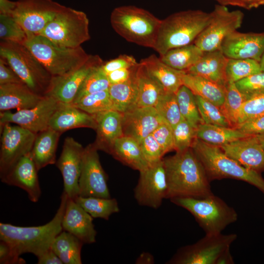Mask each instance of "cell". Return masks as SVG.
<instances>
[{
  "label": "cell",
  "mask_w": 264,
  "mask_h": 264,
  "mask_svg": "<svg viewBox=\"0 0 264 264\" xmlns=\"http://www.w3.org/2000/svg\"><path fill=\"white\" fill-rule=\"evenodd\" d=\"M48 127L62 133L78 128L95 130L96 122L93 114H89L71 104L61 102L51 116Z\"/></svg>",
  "instance_id": "cell-25"
},
{
  "label": "cell",
  "mask_w": 264,
  "mask_h": 264,
  "mask_svg": "<svg viewBox=\"0 0 264 264\" xmlns=\"http://www.w3.org/2000/svg\"><path fill=\"white\" fill-rule=\"evenodd\" d=\"M173 129L175 150L180 152L191 148L196 137V129L184 119L180 121Z\"/></svg>",
  "instance_id": "cell-46"
},
{
  "label": "cell",
  "mask_w": 264,
  "mask_h": 264,
  "mask_svg": "<svg viewBox=\"0 0 264 264\" xmlns=\"http://www.w3.org/2000/svg\"><path fill=\"white\" fill-rule=\"evenodd\" d=\"M24 44L52 77L63 75L84 64L90 55L81 46L59 45L39 34H28Z\"/></svg>",
  "instance_id": "cell-6"
},
{
  "label": "cell",
  "mask_w": 264,
  "mask_h": 264,
  "mask_svg": "<svg viewBox=\"0 0 264 264\" xmlns=\"http://www.w3.org/2000/svg\"><path fill=\"white\" fill-rule=\"evenodd\" d=\"M39 35L59 45L76 48L90 38L89 20L84 12L65 6Z\"/></svg>",
  "instance_id": "cell-9"
},
{
  "label": "cell",
  "mask_w": 264,
  "mask_h": 264,
  "mask_svg": "<svg viewBox=\"0 0 264 264\" xmlns=\"http://www.w3.org/2000/svg\"><path fill=\"white\" fill-rule=\"evenodd\" d=\"M236 234L205 236L196 243L180 248L169 261L174 264H216L220 254L236 240Z\"/></svg>",
  "instance_id": "cell-11"
},
{
  "label": "cell",
  "mask_w": 264,
  "mask_h": 264,
  "mask_svg": "<svg viewBox=\"0 0 264 264\" xmlns=\"http://www.w3.org/2000/svg\"><path fill=\"white\" fill-rule=\"evenodd\" d=\"M230 247L226 248L220 254L216 261V264H234V261L230 253Z\"/></svg>",
  "instance_id": "cell-58"
},
{
  "label": "cell",
  "mask_w": 264,
  "mask_h": 264,
  "mask_svg": "<svg viewBox=\"0 0 264 264\" xmlns=\"http://www.w3.org/2000/svg\"><path fill=\"white\" fill-rule=\"evenodd\" d=\"M219 147L243 167L259 173L264 171V149L255 135L240 138Z\"/></svg>",
  "instance_id": "cell-22"
},
{
  "label": "cell",
  "mask_w": 264,
  "mask_h": 264,
  "mask_svg": "<svg viewBox=\"0 0 264 264\" xmlns=\"http://www.w3.org/2000/svg\"><path fill=\"white\" fill-rule=\"evenodd\" d=\"M139 144L143 155L149 165L163 159L165 154L152 134L142 139Z\"/></svg>",
  "instance_id": "cell-49"
},
{
  "label": "cell",
  "mask_w": 264,
  "mask_h": 264,
  "mask_svg": "<svg viewBox=\"0 0 264 264\" xmlns=\"http://www.w3.org/2000/svg\"><path fill=\"white\" fill-rule=\"evenodd\" d=\"M101 66L95 67L88 75L73 103L87 95L109 89L110 84Z\"/></svg>",
  "instance_id": "cell-43"
},
{
  "label": "cell",
  "mask_w": 264,
  "mask_h": 264,
  "mask_svg": "<svg viewBox=\"0 0 264 264\" xmlns=\"http://www.w3.org/2000/svg\"><path fill=\"white\" fill-rule=\"evenodd\" d=\"M170 200L188 211L206 235L221 233L238 220L235 210L214 194L201 198L176 197Z\"/></svg>",
  "instance_id": "cell-7"
},
{
  "label": "cell",
  "mask_w": 264,
  "mask_h": 264,
  "mask_svg": "<svg viewBox=\"0 0 264 264\" xmlns=\"http://www.w3.org/2000/svg\"><path fill=\"white\" fill-rule=\"evenodd\" d=\"M84 150L82 145L73 137H67L55 163L63 176L64 192L74 200L79 196V180Z\"/></svg>",
  "instance_id": "cell-18"
},
{
  "label": "cell",
  "mask_w": 264,
  "mask_h": 264,
  "mask_svg": "<svg viewBox=\"0 0 264 264\" xmlns=\"http://www.w3.org/2000/svg\"><path fill=\"white\" fill-rule=\"evenodd\" d=\"M0 177L6 175L32 148L37 133L19 125L0 126Z\"/></svg>",
  "instance_id": "cell-12"
},
{
  "label": "cell",
  "mask_w": 264,
  "mask_h": 264,
  "mask_svg": "<svg viewBox=\"0 0 264 264\" xmlns=\"http://www.w3.org/2000/svg\"><path fill=\"white\" fill-rule=\"evenodd\" d=\"M23 83L6 61L0 57V85Z\"/></svg>",
  "instance_id": "cell-54"
},
{
  "label": "cell",
  "mask_w": 264,
  "mask_h": 264,
  "mask_svg": "<svg viewBox=\"0 0 264 264\" xmlns=\"http://www.w3.org/2000/svg\"><path fill=\"white\" fill-rule=\"evenodd\" d=\"M74 200L93 218L108 220L112 214L119 211L118 202L113 198L78 196Z\"/></svg>",
  "instance_id": "cell-37"
},
{
  "label": "cell",
  "mask_w": 264,
  "mask_h": 264,
  "mask_svg": "<svg viewBox=\"0 0 264 264\" xmlns=\"http://www.w3.org/2000/svg\"><path fill=\"white\" fill-rule=\"evenodd\" d=\"M260 62L251 59H229L226 66L227 83H236L261 72Z\"/></svg>",
  "instance_id": "cell-40"
},
{
  "label": "cell",
  "mask_w": 264,
  "mask_h": 264,
  "mask_svg": "<svg viewBox=\"0 0 264 264\" xmlns=\"http://www.w3.org/2000/svg\"><path fill=\"white\" fill-rule=\"evenodd\" d=\"M263 5H264V0H248L246 9L257 8Z\"/></svg>",
  "instance_id": "cell-61"
},
{
  "label": "cell",
  "mask_w": 264,
  "mask_h": 264,
  "mask_svg": "<svg viewBox=\"0 0 264 264\" xmlns=\"http://www.w3.org/2000/svg\"><path fill=\"white\" fill-rule=\"evenodd\" d=\"M263 115H264V93L254 96L244 101L239 111L237 125Z\"/></svg>",
  "instance_id": "cell-48"
},
{
  "label": "cell",
  "mask_w": 264,
  "mask_h": 264,
  "mask_svg": "<svg viewBox=\"0 0 264 264\" xmlns=\"http://www.w3.org/2000/svg\"><path fill=\"white\" fill-rule=\"evenodd\" d=\"M0 55L22 82L34 92L45 96L51 75L24 44L1 40Z\"/></svg>",
  "instance_id": "cell-8"
},
{
  "label": "cell",
  "mask_w": 264,
  "mask_h": 264,
  "mask_svg": "<svg viewBox=\"0 0 264 264\" xmlns=\"http://www.w3.org/2000/svg\"><path fill=\"white\" fill-rule=\"evenodd\" d=\"M110 154L123 164L139 172L149 166L143 155L139 143L129 136L123 135L116 139Z\"/></svg>",
  "instance_id": "cell-30"
},
{
  "label": "cell",
  "mask_w": 264,
  "mask_h": 264,
  "mask_svg": "<svg viewBox=\"0 0 264 264\" xmlns=\"http://www.w3.org/2000/svg\"><path fill=\"white\" fill-rule=\"evenodd\" d=\"M176 94L182 118L197 129L203 122L198 110L195 94L183 85Z\"/></svg>",
  "instance_id": "cell-38"
},
{
  "label": "cell",
  "mask_w": 264,
  "mask_h": 264,
  "mask_svg": "<svg viewBox=\"0 0 264 264\" xmlns=\"http://www.w3.org/2000/svg\"><path fill=\"white\" fill-rule=\"evenodd\" d=\"M219 2V4L227 6L231 5L238 6L247 9L248 0H215Z\"/></svg>",
  "instance_id": "cell-59"
},
{
  "label": "cell",
  "mask_w": 264,
  "mask_h": 264,
  "mask_svg": "<svg viewBox=\"0 0 264 264\" xmlns=\"http://www.w3.org/2000/svg\"><path fill=\"white\" fill-rule=\"evenodd\" d=\"M104 63L98 55H90L88 60L77 68L63 75L52 77L45 96L53 97L64 103L72 104L88 75Z\"/></svg>",
  "instance_id": "cell-17"
},
{
  "label": "cell",
  "mask_w": 264,
  "mask_h": 264,
  "mask_svg": "<svg viewBox=\"0 0 264 264\" xmlns=\"http://www.w3.org/2000/svg\"><path fill=\"white\" fill-rule=\"evenodd\" d=\"M255 136L257 138L263 148L264 149V133Z\"/></svg>",
  "instance_id": "cell-62"
},
{
  "label": "cell",
  "mask_w": 264,
  "mask_h": 264,
  "mask_svg": "<svg viewBox=\"0 0 264 264\" xmlns=\"http://www.w3.org/2000/svg\"><path fill=\"white\" fill-rule=\"evenodd\" d=\"M195 98L203 123L231 127L220 107L199 96Z\"/></svg>",
  "instance_id": "cell-44"
},
{
  "label": "cell",
  "mask_w": 264,
  "mask_h": 264,
  "mask_svg": "<svg viewBox=\"0 0 264 264\" xmlns=\"http://www.w3.org/2000/svg\"><path fill=\"white\" fill-rule=\"evenodd\" d=\"M38 171L30 152L22 157L0 179L4 183L23 189L27 193L29 199L36 202L42 193Z\"/></svg>",
  "instance_id": "cell-21"
},
{
  "label": "cell",
  "mask_w": 264,
  "mask_h": 264,
  "mask_svg": "<svg viewBox=\"0 0 264 264\" xmlns=\"http://www.w3.org/2000/svg\"><path fill=\"white\" fill-rule=\"evenodd\" d=\"M152 135L160 145L165 154L175 150L173 129L166 121L161 124L154 131Z\"/></svg>",
  "instance_id": "cell-50"
},
{
  "label": "cell",
  "mask_w": 264,
  "mask_h": 264,
  "mask_svg": "<svg viewBox=\"0 0 264 264\" xmlns=\"http://www.w3.org/2000/svg\"><path fill=\"white\" fill-rule=\"evenodd\" d=\"M244 97L245 101L254 96L264 93V72L249 76L235 83Z\"/></svg>",
  "instance_id": "cell-47"
},
{
  "label": "cell",
  "mask_w": 264,
  "mask_h": 264,
  "mask_svg": "<svg viewBox=\"0 0 264 264\" xmlns=\"http://www.w3.org/2000/svg\"><path fill=\"white\" fill-rule=\"evenodd\" d=\"M159 115L173 129L182 118L175 93L166 92L154 107Z\"/></svg>",
  "instance_id": "cell-42"
},
{
  "label": "cell",
  "mask_w": 264,
  "mask_h": 264,
  "mask_svg": "<svg viewBox=\"0 0 264 264\" xmlns=\"http://www.w3.org/2000/svg\"><path fill=\"white\" fill-rule=\"evenodd\" d=\"M138 64L130 68L118 69L107 74L110 84H119L128 80L136 69Z\"/></svg>",
  "instance_id": "cell-55"
},
{
  "label": "cell",
  "mask_w": 264,
  "mask_h": 264,
  "mask_svg": "<svg viewBox=\"0 0 264 264\" xmlns=\"http://www.w3.org/2000/svg\"><path fill=\"white\" fill-rule=\"evenodd\" d=\"M61 102L52 96H44L33 108L0 113V125L14 123L37 133L48 128L49 120Z\"/></svg>",
  "instance_id": "cell-16"
},
{
  "label": "cell",
  "mask_w": 264,
  "mask_h": 264,
  "mask_svg": "<svg viewBox=\"0 0 264 264\" xmlns=\"http://www.w3.org/2000/svg\"><path fill=\"white\" fill-rule=\"evenodd\" d=\"M249 136L232 127L201 124L196 131V137L211 145L220 146Z\"/></svg>",
  "instance_id": "cell-35"
},
{
  "label": "cell",
  "mask_w": 264,
  "mask_h": 264,
  "mask_svg": "<svg viewBox=\"0 0 264 264\" xmlns=\"http://www.w3.org/2000/svg\"><path fill=\"white\" fill-rule=\"evenodd\" d=\"M165 121L154 107H137L123 113V135L140 143Z\"/></svg>",
  "instance_id": "cell-20"
},
{
  "label": "cell",
  "mask_w": 264,
  "mask_h": 264,
  "mask_svg": "<svg viewBox=\"0 0 264 264\" xmlns=\"http://www.w3.org/2000/svg\"><path fill=\"white\" fill-rule=\"evenodd\" d=\"M61 134L49 127L37 133L30 155L38 171L56 163V152Z\"/></svg>",
  "instance_id": "cell-29"
},
{
  "label": "cell",
  "mask_w": 264,
  "mask_h": 264,
  "mask_svg": "<svg viewBox=\"0 0 264 264\" xmlns=\"http://www.w3.org/2000/svg\"><path fill=\"white\" fill-rule=\"evenodd\" d=\"M65 7L52 0H18L12 16L27 33L39 34Z\"/></svg>",
  "instance_id": "cell-13"
},
{
  "label": "cell",
  "mask_w": 264,
  "mask_h": 264,
  "mask_svg": "<svg viewBox=\"0 0 264 264\" xmlns=\"http://www.w3.org/2000/svg\"><path fill=\"white\" fill-rule=\"evenodd\" d=\"M140 62L150 75L167 92L176 93L183 85L182 76L185 71L174 69L161 61L159 57L152 55Z\"/></svg>",
  "instance_id": "cell-28"
},
{
  "label": "cell",
  "mask_w": 264,
  "mask_h": 264,
  "mask_svg": "<svg viewBox=\"0 0 264 264\" xmlns=\"http://www.w3.org/2000/svg\"><path fill=\"white\" fill-rule=\"evenodd\" d=\"M138 84L137 107H154L160 97L166 92L148 73L140 62L137 69Z\"/></svg>",
  "instance_id": "cell-33"
},
{
  "label": "cell",
  "mask_w": 264,
  "mask_h": 264,
  "mask_svg": "<svg viewBox=\"0 0 264 264\" xmlns=\"http://www.w3.org/2000/svg\"><path fill=\"white\" fill-rule=\"evenodd\" d=\"M93 115L96 122L94 144L98 150L110 154L116 140L124 135L123 113L112 110Z\"/></svg>",
  "instance_id": "cell-24"
},
{
  "label": "cell",
  "mask_w": 264,
  "mask_h": 264,
  "mask_svg": "<svg viewBox=\"0 0 264 264\" xmlns=\"http://www.w3.org/2000/svg\"><path fill=\"white\" fill-rule=\"evenodd\" d=\"M71 104L90 114L114 110L108 90L87 95Z\"/></svg>",
  "instance_id": "cell-39"
},
{
  "label": "cell",
  "mask_w": 264,
  "mask_h": 264,
  "mask_svg": "<svg viewBox=\"0 0 264 264\" xmlns=\"http://www.w3.org/2000/svg\"><path fill=\"white\" fill-rule=\"evenodd\" d=\"M62 226L63 230L74 235L84 243L96 242L97 232L93 218L74 199L68 197Z\"/></svg>",
  "instance_id": "cell-23"
},
{
  "label": "cell",
  "mask_w": 264,
  "mask_h": 264,
  "mask_svg": "<svg viewBox=\"0 0 264 264\" xmlns=\"http://www.w3.org/2000/svg\"><path fill=\"white\" fill-rule=\"evenodd\" d=\"M114 30L128 42L154 48L161 20L148 11L133 5L121 6L112 11Z\"/></svg>",
  "instance_id": "cell-5"
},
{
  "label": "cell",
  "mask_w": 264,
  "mask_h": 264,
  "mask_svg": "<svg viewBox=\"0 0 264 264\" xmlns=\"http://www.w3.org/2000/svg\"><path fill=\"white\" fill-rule=\"evenodd\" d=\"M211 18V12L198 9L170 15L161 20L153 49L161 56L172 49L193 44Z\"/></svg>",
  "instance_id": "cell-3"
},
{
  "label": "cell",
  "mask_w": 264,
  "mask_h": 264,
  "mask_svg": "<svg viewBox=\"0 0 264 264\" xmlns=\"http://www.w3.org/2000/svg\"><path fill=\"white\" fill-rule=\"evenodd\" d=\"M84 243L74 235L63 230L54 240L51 249L65 264H81Z\"/></svg>",
  "instance_id": "cell-34"
},
{
  "label": "cell",
  "mask_w": 264,
  "mask_h": 264,
  "mask_svg": "<svg viewBox=\"0 0 264 264\" xmlns=\"http://www.w3.org/2000/svg\"><path fill=\"white\" fill-rule=\"evenodd\" d=\"M168 191L166 198H201L213 194L205 169L191 148L163 158Z\"/></svg>",
  "instance_id": "cell-1"
},
{
  "label": "cell",
  "mask_w": 264,
  "mask_h": 264,
  "mask_svg": "<svg viewBox=\"0 0 264 264\" xmlns=\"http://www.w3.org/2000/svg\"><path fill=\"white\" fill-rule=\"evenodd\" d=\"M191 148L202 164L209 180L233 178L245 181L264 194V179L261 173L245 168L217 146L196 137Z\"/></svg>",
  "instance_id": "cell-4"
},
{
  "label": "cell",
  "mask_w": 264,
  "mask_h": 264,
  "mask_svg": "<svg viewBox=\"0 0 264 264\" xmlns=\"http://www.w3.org/2000/svg\"><path fill=\"white\" fill-rule=\"evenodd\" d=\"M183 85L195 95L220 107L225 95V86H221L202 77L185 72L182 76Z\"/></svg>",
  "instance_id": "cell-31"
},
{
  "label": "cell",
  "mask_w": 264,
  "mask_h": 264,
  "mask_svg": "<svg viewBox=\"0 0 264 264\" xmlns=\"http://www.w3.org/2000/svg\"><path fill=\"white\" fill-rule=\"evenodd\" d=\"M260 65L262 71L264 72V52L260 61Z\"/></svg>",
  "instance_id": "cell-63"
},
{
  "label": "cell",
  "mask_w": 264,
  "mask_h": 264,
  "mask_svg": "<svg viewBox=\"0 0 264 264\" xmlns=\"http://www.w3.org/2000/svg\"><path fill=\"white\" fill-rule=\"evenodd\" d=\"M38 264H63L62 261L51 248L37 257Z\"/></svg>",
  "instance_id": "cell-56"
},
{
  "label": "cell",
  "mask_w": 264,
  "mask_h": 264,
  "mask_svg": "<svg viewBox=\"0 0 264 264\" xmlns=\"http://www.w3.org/2000/svg\"><path fill=\"white\" fill-rule=\"evenodd\" d=\"M16 5V1L0 0V14L12 16Z\"/></svg>",
  "instance_id": "cell-57"
},
{
  "label": "cell",
  "mask_w": 264,
  "mask_h": 264,
  "mask_svg": "<svg viewBox=\"0 0 264 264\" xmlns=\"http://www.w3.org/2000/svg\"><path fill=\"white\" fill-rule=\"evenodd\" d=\"M153 260L151 254L144 253L140 255L136 262L140 264H151L154 262Z\"/></svg>",
  "instance_id": "cell-60"
},
{
  "label": "cell",
  "mask_w": 264,
  "mask_h": 264,
  "mask_svg": "<svg viewBox=\"0 0 264 264\" xmlns=\"http://www.w3.org/2000/svg\"><path fill=\"white\" fill-rule=\"evenodd\" d=\"M138 64L135 58L132 56L123 54L107 62H104L101 67L106 74L121 69L128 68Z\"/></svg>",
  "instance_id": "cell-51"
},
{
  "label": "cell",
  "mask_w": 264,
  "mask_h": 264,
  "mask_svg": "<svg viewBox=\"0 0 264 264\" xmlns=\"http://www.w3.org/2000/svg\"><path fill=\"white\" fill-rule=\"evenodd\" d=\"M138 183L134 189V197L142 206L158 208L166 198L168 185L163 159L150 165L139 172Z\"/></svg>",
  "instance_id": "cell-15"
},
{
  "label": "cell",
  "mask_w": 264,
  "mask_h": 264,
  "mask_svg": "<svg viewBox=\"0 0 264 264\" xmlns=\"http://www.w3.org/2000/svg\"><path fill=\"white\" fill-rule=\"evenodd\" d=\"M228 60L220 49L205 52L199 61L185 72L225 86L227 83L226 66Z\"/></svg>",
  "instance_id": "cell-27"
},
{
  "label": "cell",
  "mask_w": 264,
  "mask_h": 264,
  "mask_svg": "<svg viewBox=\"0 0 264 264\" xmlns=\"http://www.w3.org/2000/svg\"><path fill=\"white\" fill-rule=\"evenodd\" d=\"M137 67L138 66L131 77L125 82L110 85L108 91L112 101L114 110L123 113L137 107Z\"/></svg>",
  "instance_id": "cell-32"
},
{
  "label": "cell",
  "mask_w": 264,
  "mask_h": 264,
  "mask_svg": "<svg viewBox=\"0 0 264 264\" xmlns=\"http://www.w3.org/2000/svg\"><path fill=\"white\" fill-rule=\"evenodd\" d=\"M0 38L1 40L23 44L27 34L12 16L0 14Z\"/></svg>",
  "instance_id": "cell-45"
},
{
  "label": "cell",
  "mask_w": 264,
  "mask_h": 264,
  "mask_svg": "<svg viewBox=\"0 0 264 264\" xmlns=\"http://www.w3.org/2000/svg\"><path fill=\"white\" fill-rule=\"evenodd\" d=\"M16 251L8 242L0 240V264H23L26 262L20 257Z\"/></svg>",
  "instance_id": "cell-53"
},
{
  "label": "cell",
  "mask_w": 264,
  "mask_h": 264,
  "mask_svg": "<svg viewBox=\"0 0 264 264\" xmlns=\"http://www.w3.org/2000/svg\"><path fill=\"white\" fill-rule=\"evenodd\" d=\"M244 101V96L235 83H227L225 86L224 101L220 108L231 127L235 128L237 125L239 111Z\"/></svg>",
  "instance_id": "cell-41"
},
{
  "label": "cell",
  "mask_w": 264,
  "mask_h": 264,
  "mask_svg": "<svg viewBox=\"0 0 264 264\" xmlns=\"http://www.w3.org/2000/svg\"><path fill=\"white\" fill-rule=\"evenodd\" d=\"M94 143L84 148L79 180V196L110 198L107 176Z\"/></svg>",
  "instance_id": "cell-14"
},
{
  "label": "cell",
  "mask_w": 264,
  "mask_h": 264,
  "mask_svg": "<svg viewBox=\"0 0 264 264\" xmlns=\"http://www.w3.org/2000/svg\"><path fill=\"white\" fill-rule=\"evenodd\" d=\"M67 199L63 192L54 217L43 225L24 227L0 222V240L8 242L20 255L30 253L37 257L51 248L56 237L63 230L62 222Z\"/></svg>",
  "instance_id": "cell-2"
},
{
  "label": "cell",
  "mask_w": 264,
  "mask_h": 264,
  "mask_svg": "<svg viewBox=\"0 0 264 264\" xmlns=\"http://www.w3.org/2000/svg\"><path fill=\"white\" fill-rule=\"evenodd\" d=\"M220 50L229 59H251L260 62L264 52V32L235 31L224 39Z\"/></svg>",
  "instance_id": "cell-19"
},
{
  "label": "cell",
  "mask_w": 264,
  "mask_h": 264,
  "mask_svg": "<svg viewBox=\"0 0 264 264\" xmlns=\"http://www.w3.org/2000/svg\"><path fill=\"white\" fill-rule=\"evenodd\" d=\"M44 96L33 91L23 83L0 85V110L31 109Z\"/></svg>",
  "instance_id": "cell-26"
},
{
  "label": "cell",
  "mask_w": 264,
  "mask_h": 264,
  "mask_svg": "<svg viewBox=\"0 0 264 264\" xmlns=\"http://www.w3.org/2000/svg\"><path fill=\"white\" fill-rule=\"evenodd\" d=\"M211 12L210 22L194 42L204 52L220 49L224 39L241 26L244 17L241 11H229L219 4Z\"/></svg>",
  "instance_id": "cell-10"
},
{
  "label": "cell",
  "mask_w": 264,
  "mask_h": 264,
  "mask_svg": "<svg viewBox=\"0 0 264 264\" xmlns=\"http://www.w3.org/2000/svg\"><path fill=\"white\" fill-rule=\"evenodd\" d=\"M204 52L193 43L172 49L159 57L170 67L186 71L199 61Z\"/></svg>",
  "instance_id": "cell-36"
},
{
  "label": "cell",
  "mask_w": 264,
  "mask_h": 264,
  "mask_svg": "<svg viewBox=\"0 0 264 264\" xmlns=\"http://www.w3.org/2000/svg\"><path fill=\"white\" fill-rule=\"evenodd\" d=\"M235 128L248 136L264 133V115L238 124Z\"/></svg>",
  "instance_id": "cell-52"
}]
</instances>
